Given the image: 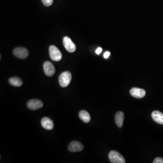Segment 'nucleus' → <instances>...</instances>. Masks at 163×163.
I'll return each mask as SVG.
<instances>
[{
  "mask_svg": "<svg viewBox=\"0 0 163 163\" xmlns=\"http://www.w3.org/2000/svg\"><path fill=\"white\" fill-rule=\"evenodd\" d=\"M68 149L72 152L81 151L83 149V146L81 143L76 141L71 142L68 146Z\"/></svg>",
  "mask_w": 163,
  "mask_h": 163,
  "instance_id": "1a4fd4ad",
  "label": "nucleus"
},
{
  "mask_svg": "<svg viewBox=\"0 0 163 163\" xmlns=\"http://www.w3.org/2000/svg\"><path fill=\"white\" fill-rule=\"evenodd\" d=\"M79 117L82 121L85 123H88L91 120L90 115L86 110H81L79 113Z\"/></svg>",
  "mask_w": 163,
  "mask_h": 163,
  "instance_id": "ddd939ff",
  "label": "nucleus"
},
{
  "mask_svg": "<svg viewBox=\"0 0 163 163\" xmlns=\"http://www.w3.org/2000/svg\"><path fill=\"white\" fill-rule=\"evenodd\" d=\"M124 114L122 111H118L115 116V122L119 128L122 127L124 122Z\"/></svg>",
  "mask_w": 163,
  "mask_h": 163,
  "instance_id": "f8f14e48",
  "label": "nucleus"
},
{
  "mask_svg": "<svg viewBox=\"0 0 163 163\" xmlns=\"http://www.w3.org/2000/svg\"><path fill=\"white\" fill-rule=\"evenodd\" d=\"M41 124L44 128L48 130H51L54 128L53 121L50 118L47 117L42 119Z\"/></svg>",
  "mask_w": 163,
  "mask_h": 163,
  "instance_id": "9d476101",
  "label": "nucleus"
},
{
  "mask_svg": "<svg viewBox=\"0 0 163 163\" xmlns=\"http://www.w3.org/2000/svg\"><path fill=\"white\" fill-rule=\"evenodd\" d=\"M153 163H163V159L161 157H157L155 159Z\"/></svg>",
  "mask_w": 163,
  "mask_h": 163,
  "instance_id": "dca6fc26",
  "label": "nucleus"
},
{
  "mask_svg": "<svg viewBox=\"0 0 163 163\" xmlns=\"http://www.w3.org/2000/svg\"><path fill=\"white\" fill-rule=\"evenodd\" d=\"M49 53L50 58L54 61H59L62 59V55L60 50L54 46H51L49 48Z\"/></svg>",
  "mask_w": 163,
  "mask_h": 163,
  "instance_id": "7ed1b4c3",
  "label": "nucleus"
},
{
  "mask_svg": "<svg viewBox=\"0 0 163 163\" xmlns=\"http://www.w3.org/2000/svg\"><path fill=\"white\" fill-rule=\"evenodd\" d=\"M15 56L19 59H24L28 56V51L25 48L18 47L15 49L13 51Z\"/></svg>",
  "mask_w": 163,
  "mask_h": 163,
  "instance_id": "423d86ee",
  "label": "nucleus"
},
{
  "mask_svg": "<svg viewBox=\"0 0 163 163\" xmlns=\"http://www.w3.org/2000/svg\"><path fill=\"white\" fill-rule=\"evenodd\" d=\"M130 94L136 98H141L145 96L146 92L145 90L141 88L133 87L130 91Z\"/></svg>",
  "mask_w": 163,
  "mask_h": 163,
  "instance_id": "6e6552de",
  "label": "nucleus"
},
{
  "mask_svg": "<svg viewBox=\"0 0 163 163\" xmlns=\"http://www.w3.org/2000/svg\"><path fill=\"white\" fill-rule=\"evenodd\" d=\"M63 45L65 49L70 53H73L76 50V46L69 37L63 38Z\"/></svg>",
  "mask_w": 163,
  "mask_h": 163,
  "instance_id": "20e7f679",
  "label": "nucleus"
},
{
  "mask_svg": "<svg viewBox=\"0 0 163 163\" xmlns=\"http://www.w3.org/2000/svg\"><path fill=\"white\" fill-rule=\"evenodd\" d=\"M9 82L11 85L15 87H20L22 85V81L20 78L12 77L9 80Z\"/></svg>",
  "mask_w": 163,
  "mask_h": 163,
  "instance_id": "4468645a",
  "label": "nucleus"
},
{
  "mask_svg": "<svg viewBox=\"0 0 163 163\" xmlns=\"http://www.w3.org/2000/svg\"><path fill=\"white\" fill-rule=\"evenodd\" d=\"M44 71L47 76L51 77L55 73V70L54 65L50 62L46 61L44 63Z\"/></svg>",
  "mask_w": 163,
  "mask_h": 163,
  "instance_id": "0eeeda50",
  "label": "nucleus"
},
{
  "mask_svg": "<svg viewBox=\"0 0 163 163\" xmlns=\"http://www.w3.org/2000/svg\"><path fill=\"white\" fill-rule=\"evenodd\" d=\"M110 55V53L109 52H108V51H107V52H105V54H104V58L105 59H107Z\"/></svg>",
  "mask_w": 163,
  "mask_h": 163,
  "instance_id": "f3484780",
  "label": "nucleus"
},
{
  "mask_svg": "<svg viewBox=\"0 0 163 163\" xmlns=\"http://www.w3.org/2000/svg\"><path fill=\"white\" fill-rule=\"evenodd\" d=\"M102 49L101 48L99 47L97 49V50H96V53L97 54H99L100 53L102 52Z\"/></svg>",
  "mask_w": 163,
  "mask_h": 163,
  "instance_id": "a211bd4d",
  "label": "nucleus"
},
{
  "mask_svg": "<svg viewBox=\"0 0 163 163\" xmlns=\"http://www.w3.org/2000/svg\"><path fill=\"white\" fill-rule=\"evenodd\" d=\"M108 158L110 161L112 163H126L124 157L118 152L115 151H111L108 155Z\"/></svg>",
  "mask_w": 163,
  "mask_h": 163,
  "instance_id": "f03ea898",
  "label": "nucleus"
},
{
  "mask_svg": "<svg viewBox=\"0 0 163 163\" xmlns=\"http://www.w3.org/2000/svg\"><path fill=\"white\" fill-rule=\"evenodd\" d=\"M72 80L71 74L69 71L64 72L60 74L59 78V83L61 87H65L68 86Z\"/></svg>",
  "mask_w": 163,
  "mask_h": 163,
  "instance_id": "f257e3e1",
  "label": "nucleus"
},
{
  "mask_svg": "<svg viewBox=\"0 0 163 163\" xmlns=\"http://www.w3.org/2000/svg\"><path fill=\"white\" fill-rule=\"evenodd\" d=\"M28 108L32 110H36L42 108L43 104L40 100L38 99H31L27 103Z\"/></svg>",
  "mask_w": 163,
  "mask_h": 163,
  "instance_id": "39448f33",
  "label": "nucleus"
},
{
  "mask_svg": "<svg viewBox=\"0 0 163 163\" xmlns=\"http://www.w3.org/2000/svg\"><path fill=\"white\" fill-rule=\"evenodd\" d=\"M42 2L45 6H49L53 4V0H42Z\"/></svg>",
  "mask_w": 163,
  "mask_h": 163,
  "instance_id": "2eb2a0df",
  "label": "nucleus"
},
{
  "mask_svg": "<svg viewBox=\"0 0 163 163\" xmlns=\"http://www.w3.org/2000/svg\"><path fill=\"white\" fill-rule=\"evenodd\" d=\"M152 118L156 123L163 125V114L158 110H155L152 113Z\"/></svg>",
  "mask_w": 163,
  "mask_h": 163,
  "instance_id": "9b49d317",
  "label": "nucleus"
}]
</instances>
